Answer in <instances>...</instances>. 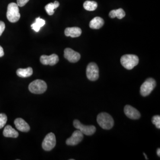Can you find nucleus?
<instances>
[{
	"instance_id": "1",
	"label": "nucleus",
	"mask_w": 160,
	"mask_h": 160,
	"mask_svg": "<svg viewBox=\"0 0 160 160\" xmlns=\"http://www.w3.org/2000/svg\"><path fill=\"white\" fill-rule=\"evenodd\" d=\"M97 121L99 126L103 129L109 130L114 125V120L112 116L105 112L98 114L97 116Z\"/></svg>"
},
{
	"instance_id": "2",
	"label": "nucleus",
	"mask_w": 160,
	"mask_h": 160,
	"mask_svg": "<svg viewBox=\"0 0 160 160\" xmlns=\"http://www.w3.org/2000/svg\"><path fill=\"white\" fill-rule=\"evenodd\" d=\"M122 65L127 69H132L139 63V58L135 55L127 54L122 56L120 59Z\"/></svg>"
},
{
	"instance_id": "3",
	"label": "nucleus",
	"mask_w": 160,
	"mask_h": 160,
	"mask_svg": "<svg viewBox=\"0 0 160 160\" xmlns=\"http://www.w3.org/2000/svg\"><path fill=\"white\" fill-rule=\"evenodd\" d=\"M7 18L11 23H16L20 18L18 6L14 2H12L8 4L7 12Z\"/></svg>"
},
{
	"instance_id": "4",
	"label": "nucleus",
	"mask_w": 160,
	"mask_h": 160,
	"mask_svg": "<svg viewBox=\"0 0 160 160\" xmlns=\"http://www.w3.org/2000/svg\"><path fill=\"white\" fill-rule=\"evenodd\" d=\"M47 88L48 86L46 82L41 80H34L29 86V91L36 94L44 93L46 92Z\"/></svg>"
},
{
	"instance_id": "5",
	"label": "nucleus",
	"mask_w": 160,
	"mask_h": 160,
	"mask_svg": "<svg viewBox=\"0 0 160 160\" xmlns=\"http://www.w3.org/2000/svg\"><path fill=\"white\" fill-rule=\"evenodd\" d=\"M156 86V81L152 78H149L146 80L140 88V93L143 96L146 97L150 94V93L153 91Z\"/></svg>"
},
{
	"instance_id": "6",
	"label": "nucleus",
	"mask_w": 160,
	"mask_h": 160,
	"mask_svg": "<svg viewBox=\"0 0 160 160\" xmlns=\"http://www.w3.org/2000/svg\"><path fill=\"white\" fill-rule=\"evenodd\" d=\"M87 78L92 81L98 80L99 77V69L97 64L94 62L89 63L86 69Z\"/></svg>"
},
{
	"instance_id": "7",
	"label": "nucleus",
	"mask_w": 160,
	"mask_h": 160,
	"mask_svg": "<svg viewBox=\"0 0 160 160\" xmlns=\"http://www.w3.org/2000/svg\"><path fill=\"white\" fill-rule=\"evenodd\" d=\"M73 125L75 128L81 132L83 135L84 134L88 136H90L93 135L96 131V128L95 126L93 125H84L78 120H75L73 122Z\"/></svg>"
},
{
	"instance_id": "8",
	"label": "nucleus",
	"mask_w": 160,
	"mask_h": 160,
	"mask_svg": "<svg viewBox=\"0 0 160 160\" xmlns=\"http://www.w3.org/2000/svg\"><path fill=\"white\" fill-rule=\"evenodd\" d=\"M57 143L56 137L54 133H49L46 135L42 142V148L46 151H49L53 148Z\"/></svg>"
},
{
	"instance_id": "9",
	"label": "nucleus",
	"mask_w": 160,
	"mask_h": 160,
	"mask_svg": "<svg viewBox=\"0 0 160 160\" xmlns=\"http://www.w3.org/2000/svg\"><path fill=\"white\" fill-rule=\"evenodd\" d=\"M84 138L83 133L81 132L77 129L72 134V136L68 138L66 141V143L67 145L74 146L80 143Z\"/></svg>"
},
{
	"instance_id": "10",
	"label": "nucleus",
	"mask_w": 160,
	"mask_h": 160,
	"mask_svg": "<svg viewBox=\"0 0 160 160\" xmlns=\"http://www.w3.org/2000/svg\"><path fill=\"white\" fill-rule=\"evenodd\" d=\"M64 57L71 63L77 62L81 58V55L71 48H66L64 50Z\"/></svg>"
},
{
	"instance_id": "11",
	"label": "nucleus",
	"mask_w": 160,
	"mask_h": 160,
	"mask_svg": "<svg viewBox=\"0 0 160 160\" xmlns=\"http://www.w3.org/2000/svg\"><path fill=\"white\" fill-rule=\"evenodd\" d=\"M40 62L43 65L53 66L58 62L59 57L57 54H52L51 55H42L40 58Z\"/></svg>"
},
{
	"instance_id": "12",
	"label": "nucleus",
	"mask_w": 160,
	"mask_h": 160,
	"mask_svg": "<svg viewBox=\"0 0 160 160\" xmlns=\"http://www.w3.org/2000/svg\"><path fill=\"white\" fill-rule=\"evenodd\" d=\"M124 113L129 119L136 120L140 118L141 113L137 109L133 108L130 105H126L124 108Z\"/></svg>"
},
{
	"instance_id": "13",
	"label": "nucleus",
	"mask_w": 160,
	"mask_h": 160,
	"mask_svg": "<svg viewBox=\"0 0 160 160\" xmlns=\"http://www.w3.org/2000/svg\"><path fill=\"white\" fill-rule=\"evenodd\" d=\"M14 125L18 130L23 132H28L30 129L29 124L22 118H17L14 120Z\"/></svg>"
},
{
	"instance_id": "14",
	"label": "nucleus",
	"mask_w": 160,
	"mask_h": 160,
	"mask_svg": "<svg viewBox=\"0 0 160 160\" xmlns=\"http://www.w3.org/2000/svg\"><path fill=\"white\" fill-rule=\"evenodd\" d=\"M82 30L80 28L73 27L67 28L65 30V34L66 36H70L71 38H77L81 36Z\"/></svg>"
},
{
	"instance_id": "15",
	"label": "nucleus",
	"mask_w": 160,
	"mask_h": 160,
	"mask_svg": "<svg viewBox=\"0 0 160 160\" xmlns=\"http://www.w3.org/2000/svg\"><path fill=\"white\" fill-rule=\"evenodd\" d=\"M104 22L102 18L100 17H94L90 22V28L92 29H99L103 27Z\"/></svg>"
},
{
	"instance_id": "16",
	"label": "nucleus",
	"mask_w": 160,
	"mask_h": 160,
	"mask_svg": "<svg viewBox=\"0 0 160 160\" xmlns=\"http://www.w3.org/2000/svg\"><path fill=\"white\" fill-rule=\"evenodd\" d=\"M3 135L5 137L16 138L18 137V133L14 129H13L12 126L7 125L4 129Z\"/></svg>"
},
{
	"instance_id": "17",
	"label": "nucleus",
	"mask_w": 160,
	"mask_h": 160,
	"mask_svg": "<svg viewBox=\"0 0 160 160\" xmlns=\"http://www.w3.org/2000/svg\"><path fill=\"white\" fill-rule=\"evenodd\" d=\"M17 75L22 78H27L30 77L33 74V69L31 67H29L26 69H18L16 71Z\"/></svg>"
},
{
	"instance_id": "18",
	"label": "nucleus",
	"mask_w": 160,
	"mask_h": 160,
	"mask_svg": "<svg viewBox=\"0 0 160 160\" xmlns=\"http://www.w3.org/2000/svg\"><path fill=\"white\" fill-rule=\"evenodd\" d=\"M125 12L122 8L113 10L109 12V17L112 18L117 17L119 19H122L125 16Z\"/></svg>"
},
{
	"instance_id": "19",
	"label": "nucleus",
	"mask_w": 160,
	"mask_h": 160,
	"mask_svg": "<svg viewBox=\"0 0 160 160\" xmlns=\"http://www.w3.org/2000/svg\"><path fill=\"white\" fill-rule=\"evenodd\" d=\"M45 24V21L43 19H42L40 17H38L36 18L35 22L31 25L32 28L34 30L35 32H39L40 28L43 27Z\"/></svg>"
},
{
	"instance_id": "20",
	"label": "nucleus",
	"mask_w": 160,
	"mask_h": 160,
	"mask_svg": "<svg viewBox=\"0 0 160 160\" xmlns=\"http://www.w3.org/2000/svg\"><path fill=\"white\" fill-rule=\"evenodd\" d=\"M83 6L85 10L87 11H94L97 8V3L93 1H86Z\"/></svg>"
},
{
	"instance_id": "21",
	"label": "nucleus",
	"mask_w": 160,
	"mask_h": 160,
	"mask_svg": "<svg viewBox=\"0 0 160 160\" xmlns=\"http://www.w3.org/2000/svg\"><path fill=\"white\" fill-rule=\"evenodd\" d=\"M45 10L47 12V13L49 16H52V15H53L54 14V12H54V10L55 9V7L53 3L51 2V3H49V4H47L45 6Z\"/></svg>"
},
{
	"instance_id": "22",
	"label": "nucleus",
	"mask_w": 160,
	"mask_h": 160,
	"mask_svg": "<svg viewBox=\"0 0 160 160\" xmlns=\"http://www.w3.org/2000/svg\"><path fill=\"white\" fill-rule=\"evenodd\" d=\"M152 122L157 128L160 129V116L159 115H155L153 116L152 118Z\"/></svg>"
},
{
	"instance_id": "23",
	"label": "nucleus",
	"mask_w": 160,
	"mask_h": 160,
	"mask_svg": "<svg viewBox=\"0 0 160 160\" xmlns=\"http://www.w3.org/2000/svg\"><path fill=\"white\" fill-rule=\"evenodd\" d=\"M7 121V117L6 114L4 113L0 114V129L4 128Z\"/></svg>"
},
{
	"instance_id": "24",
	"label": "nucleus",
	"mask_w": 160,
	"mask_h": 160,
	"mask_svg": "<svg viewBox=\"0 0 160 160\" xmlns=\"http://www.w3.org/2000/svg\"><path fill=\"white\" fill-rule=\"evenodd\" d=\"M29 0H17V4L19 7H23L25 6Z\"/></svg>"
},
{
	"instance_id": "25",
	"label": "nucleus",
	"mask_w": 160,
	"mask_h": 160,
	"mask_svg": "<svg viewBox=\"0 0 160 160\" xmlns=\"http://www.w3.org/2000/svg\"><path fill=\"white\" fill-rule=\"evenodd\" d=\"M5 28H6V25H5L4 23L3 22L0 21V36L4 32Z\"/></svg>"
},
{
	"instance_id": "26",
	"label": "nucleus",
	"mask_w": 160,
	"mask_h": 160,
	"mask_svg": "<svg viewBox=\"0 0 160 160\" xmlns=\"http://www.w3.org/2000/svg\"><path fill=\"white\" fill-rule=\"evenodd\" d=\"M4 55V52L3 48L0 46V58L3 57Z\"/></svg>"
},
{
	"instance_id": "27",
	"label": "nucleus",
	"mask_w": 160,
	"mask_h": 160,
	"mask_svg": "<svg viewBox=\"0 0 160 160\" xmlns=\"http://www.w3.org/2000/svg\"><path fill=\"white\" fill-rule=\"evenodd\" d=\"M53 4H54V6H55V8H58L59 6V2L57 1H55L54 2H53Z\"/></svg>"
},
{
	"instance_id": "28",
	"label": "nucleus",
	"mask_w": 160,
	"mask_h": 160,
	"mask_svg": "<svg viewBox=\"0 0 160 160\" xmlns=\"http://www.w3.org/2000/svg\"><path fill=\"white\" fill-rule=\"evenodd\" d=\"M157 155H158V157H160V149L158 148L157 149Z\"/></svg>"
},
{
	"instance_id": "29",
	"label": "nucleus",
	"mask_w": 160,
	"mask_h": 160,
	"mask_svg": "<svg viewBox=\"0 0 160 160\" xmlns=\"http://www.w3.org/2000/svg\"><path fill=\"white\" fill-rule=\"evenodd\" d=\"M143 155H145V158H146V160H148V158H147V157L146 156V155H145V153H143Z\"/></svg>"
}]
</instances>
